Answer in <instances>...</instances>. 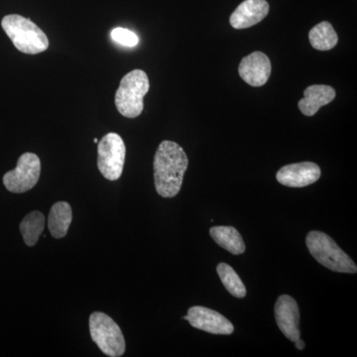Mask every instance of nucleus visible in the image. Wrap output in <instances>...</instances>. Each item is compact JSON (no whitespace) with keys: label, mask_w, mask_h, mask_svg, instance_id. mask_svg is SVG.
<instances>
[{"label":"nucleus","mask_w":357,"mask_h":357,"mask_svg":"<svg viewBox=\"0 0 357 357\" xmlns=\"http://www.w3.org/2000/svg\"><path fill=\"white\" fill-rule=\"evenodd\" d=\"M189 165L187 154L173 141L160 143L154 157V183L156 191L163 198H174L182 188Z\"/></svg>","instance_id":"obj_1"},{"label":"nucleus","mask_w":357,"mask_h":357,"mask_svg":"<svg viewBox=\"0 0 357 357\" xmlns=\"http://www.w3.org/2000/svg\"><path fill=\"white\" fill-rule=\"evenodd\" d=\"M1 26L15 48L22 53L36 55L49 48L48 37L29 18L10 14L4 16Z\"/></svg>","instance_id":"obj_2"},{"label":"nucleus","mask_w":357,"mask_h":357,"mask_svg":"<svg viewBox=\"0 0 357 357\" xmlns=\"http://www.w3.org/2000/svg\"><path fill=\"white\" fill-rule=\"evenodd\" d=\"M149 89V79L144 70H131L122 77L114 100L119 114L128 119L139 116L144 109L143 98Z\"/></svg>","instance_id":"obj_3"},{"label":"nucleus","mask_w":357,"mask_h":357,"mask_svg":"<svg viewBox=\"0 0 357 357\" xmlns=\"http://www.w3.org/2000/svg\"><path fill=\"white\" fill-rule=\"evenodd\" d=\"M306 244L312 257L323 266L340 273H356V263L328 234L317 230L310 231Z\"/></svg>","instance_id":"obj_4"},{"label":"nucleus","mask_w":357,"mask_h":357,"mask_svg":"<svg viewBox=\"0 0 357 357\" xmlns=\"http://www.w3.org/2000/svg\"><path fill=\"white\" fill-rule=\"evenodd\" d=\"M89 326L91 340L105 356H123L126 349V340L114 319L102 312H95L89 317Z\"/></svg>","instance_id":"obj_5"},{"label":"nucleus","mask_w":357,"mask_h":357,"mask_svg":"<svg viewBox=\"0 0 357 357\" xmlns=\"http://www.w3.org/2000/svg\"><path fill=\"white\" fill-rule=\"evenodd\" d=\"M98 168L105 178L116 181L121 177L126 162V147L121 136L110 132L98 143Z\"/></svg>","instance_id":"obj_6"},{"label":"nucleus","mask_w":357,"mask_h":357,"mask_svg":"<svg viewBox=\"0 0 357 357\" xmlns=\"http://www.w3.org/2000/svg\"><path fill=\"white\" fill-rule=\"evenodd\" d=\"M41 175V161L34 153L21 155L17 166L3 176V184L7 191L22 194L30 191L38 183Z\"/></svg>","instance_id":"obj_7"},{"label":"nucleus","mask_w":357,"mask_h":357,"mask_svg":"<svg viewBox=\"0 0 357 357\" xmlns=\"http://www.w3.org/2000/svg\"><path fill=\"white\" fill-rule=\"evenodd\" d=\"M187 321L192 328L213 333V335H231L234 326L222 314L213 310L201 306L190 307Z\"/></svg>","instance_id":"obj_8"},{"label":"nucleus","mask_w":357,"mask_h":357,"mask_svg":"<svg viewBox=\"0 0 357 357\" xmlns=\"http://www.w3.org/2000/svg\"><path fill=\"white\" fill-rule=\"evenodd\" d=\"M275 319L283 335L291 342L300 338V312L297 302L291 296L282 295L275 304Z\"/></svg>","instance_id":"obj_9"},{"label":"nucleus","mask_w":357,"mask_h":357,"mask_svg":"<svg viewBox=\"0 0 357 357\" xmlns=\"http://www.w3.org/2000/svg\"><path fill=\"white\" fill-rule=\"evenodd\" d=\"M321 169L312 162H301L282 167L276 178L281 185L290 188L307 187L321 177Z\"/></svg>","instance_id":"obj_10"},{"label":"nucleus","mask_w":357,"mask_h":357,"mask_svg":"<svg viewBox=\"0 0 357 357\" xmlns=\"http://www.w3.org/2000/svg\"><path fill=\"white\" fill-rule=\"evenodd\" d=\"M271 62L262 52H253L243 58L239 64V76L251 86H262L267 83L271 75Z\"/></svg>","instance_id":"obj_11"},{"label":"nucleus","mask_w":357,"mask_h":357,"mask_svg":"<svg viewBox=\"0 0 357 357\" xmlns=\"http://www.w3.org/2000/svg\"><path fill=\"white\" fill-rule=\"evenodd\" d=\"M269 4L266 0H245L241 2L229 18L234 29L252 27L266 17Z\"/></svg>","instance_id":"obj_12"},{"label":"nucleus","mask_w":357,"mask_h":357,"mask_svg":"<svg viewBox=\"0 0 357 357\" xmlns=\"http://www.w3.org/2000/svg\"><path fill=\"white\" fill-rule=\"evenodd\" d=\"M335 89L325 84H314L304 91V98L300 100L299 109L306 116H312L321 107L328 105L335 100Z\"/></svg>","instance_id":"obj_13"},{"label":"nucleus","mask_w":357,"mask_h":357,"mask_svg":"<svg viewBox=\"0 0 357 357\" xmlns=\"http://www.w3.org/2000/svg\"><path fill=\"white\" fill-rule=\"evenodd\" d=\"M73 220L72 208L66 202H58L52 206L49 213L48 227L54 238H63L67 236Z\"/></svg>","instance_id":"obj_14"},{"label":"nucleus","mask_w":357,"mask_h":357,"mask_svg":"<svg viewBox=\"0 0 357 357\" xmlns=\"http://www.w3.org/2000/svg\"><path fill=\"white\" fill-rule=\"evenodd\" d=\"M213 241L234 255H243L245 244L238 230L232 227H213L210 229Z\"/></svg>","instance_id":"obj_15"},{"label":"nucleus","mask_w":357,"mask_h":357,"mask_svg":"<svg viewBox=\"0 0 357 357\" xmlns=\"http://www.w3.org/2000/svg\"><path fill=\"white\" fill-rule=\"evenodd\" d=\"M309 40L316 50L328 51L337 46L338 36L333 25L324 21L312 28L309 33Z\"/></svg>","instance_id":"obj_16"},{"label":"nucleus","mask_w":357,"mask_h":357,"mask_svg":"<svg viewBox=\"0 0 357 357\" xmlns=\"http://www.w3.org/2000/svg\"><path fill=\"white\" fill-rule=\"evenodd\" d=\"M45 227V217L38 211L28 213L20 223V231L26 245L34 246L38 243Z\"/></svg>","instance_id":"obj_17"},{"label":"nucleus","mask_w":357,"mask_h":357,"mask_svg":"<svg viewBox=\"0 0 357 357\" xmlns=\"http://www.w3.org/2000/svg\"><path fill=\"white\" fill-rule=\"evenodd\" d=\"M217 271L223 286L232 296L236 298H244L246 296V288L243 280L227 263H220L218 265Z\"/></svg>","instance_id":"obj_18"},{"label":"nucleus","mask_w":357,"mask_h":357,"mask_svg":"<svg viewBox=\"0 0 357 357\" xmlns=\"http://www.w3.org/2000/svg\"><path fill=\"white\" fill-rule=\"evenodd\" d=\"M112 38L116 43L126 47H134L139 42L137 35L126 28H115L112 31Z\"/></svg>","instance_id":"obj_19"},{"label":"nucleus","mask_w":357,"mask_h":357,"mask_svg":"<svg viewBox=\"0 0 357 357\" xmlns=\"http://www.w3.org/2000/svg\"><path fill=\"white\" fill-rule=\"evenodd\" d=\"M296 349H300V351H302V349H304L305 347H306V344H305V342H303L301 338L299 340H296Z\"/></svg>","instance_id":"obj_20"},{"label":"nucleus","mask_w":357,"mask_h":357,"mask_svg":"<svg viewBox=\"0 0 357 357\" xmlns=\"http://www.w3.org/2000/svg\"><path fill=\"white\" fill-rule=\"evenodd\" d=\"M93 142L98 143V138H95V139H93Z\"/></svg>","instance_id":"obj_21"}]
</instances>
